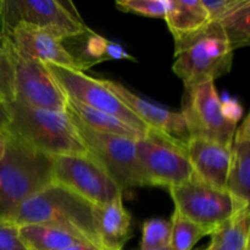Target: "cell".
<instances>
[{
    "label": "cell",
    "mask_w": 250,
    "mask_h": 250,
    "mask_svg": "<svg viewBox=\"0 0 250 250\" xmlns=\"http://www.w3.org/2000/svg\"><path fill=\"white\" fill-rule=\"evenodd\" d=\"M115 5L124 12L153 19H165L168 0H119Z\"/></svg>",
    "instance_id": "obj_26"
},
{
    "label": "cell",
    "mask_w": 250,
    "mask_h": 250,
    "mask_svg": "<svg viewBox=\"0 0 250 250\" xmlns=\"http://www.w3.org/2000/svg\"><path fill=\"white\" fill-rule=\"evenodd\" d=\"M173 39L199 31L209 22V16L202 0H168L164 19Z\"/></svg>",
    "instance_id": "obj_18"
},
{
    "label": "cell",
    "mask_w": 250,
    "mask_h": 250,
    "mask_svg": "<svg viewBox=\"0 0 250 250\" xmlns=\"http://www.w3.org/2000/svg\"><path fill=\"white\" fill-rule=\"evenodd\" d=\"M106 59L107 60H129V61H137L134 56H132L121 44L116 43V42L109 41L106 48Z\"/></svg>",
    "instance_id": "obj_29"
},
{
    "label": "cell",
    "mask_w": 250,
    "mask_h": 250,
    "mask_svg": "<svg viewBox=\"0 0 250 250\" xmlns=\"http://www.w3.org/2000/svg\"><path fill=\"white\" fill-rule=\"evenodd\" d=\"M1 2H2V0H0V12H1Z\"/></svg>",
    "instance_id": "obj_33"
},
{
    "label": "cell",
    "mask_w": 250,
    "mask_h": 250,
    "mask_svg": "<svg viewBox=\"0 0 250 250\" xmlns=\"http://www.w3.org/2000/svg\"><path fill=\"white\" fill-rule=\"evenodd\" d=\"M7 133L49 156L85 155L87 148L67 112L33 109L17 102L5 105Z\"/></svg>",
    "instance_id": "obj_3"
},
{
    "label": "cell",
    "mask_w": 250,
    "mask_h": 250,
    "mask_svg": "<svg viewBox=\"0 0 250 250\" xmlns=\"http://www.w3.org/2000/svg\"><path fill=\"white\" fill-rule=\"evenodd\" d=\"M20 236L29 250H60L84 243L67 232L45 225H22Z\"/></svg>",
    "instance_id": "obj_21"
},
{
    "label": "cell",
    "mask_w": 250,
    "mask_h": 250,
    "mask_svg": "<svg viewBox=\"0 0 250 250\" xmlns=\"http://www.w3.org/2000/svg\"><path fill=\"white\" fill-rule=\"evenodd\" d=\"M19 24L43 29L62 42L90 29L68 0H2L0 34L9 36Z\"/></svg>",
    "instance_id": "obj_6"
},
{
    "label": "cell",
    "mask_w": 250,
    "mask_h": 250,
    "mask_svg": "<svg viewBox=\"0 0 250 250\" xmlns=\"http://www.w3.org/2000/svg\"><path fill=\"white\" fill-rule=\"evenodd\" d=\"M163 250H171L170 248H167V249H163Z\"/></svg>",
    "instance_id": "obj_34"
},
{
    "label": "cell",
    "mask_w": 250,
    "mask_h": 250,
    "mask_svg": "<svg viewBox=\"0 0 250 250\" xmlns=\"http://www.w3.org/2000/svg\"><path fill=\"white\" fill-rule=\"evenodd\" d=\"M53 181V156L7 133L0 160V217L10 219L24 200Z\"/></svg>",
    "instance_id": "obj_2"
},
{
    "label": "cell",
    "mask_w": 250,
    "mask_h": 250,
    "mask_svg": "<svg viewBox=\"0 0 250 250\" xmlns=\"http://www.w3.org/2000/svg\"><path fill=\"white\" fill-rule=\"evenodd\" d=\"M250 189V116L237 126L231 146L226 190L244 207H249Z\"/></svg>",
    "instance_id": "obj_16"
},
{
    "label": "cell",
    "mask_w": 250,
    "mask_h": 250,
    "mask_svg": "<svg viewBox=\"0 0 250 250\" xmlns=\"http://www.w3.org/2000/svg\"><path fill=\"white\" fill-rule=\"evenodd\" d=\"M171 250H192L193 247L209 232L199 225L188 220L182 214L175 210L171 216Z\"/></svg>",
    "instance_id": "obj_24"
},
{
    "label": "cell",
    "mask_w": 250,
    "mask_h": 250,
    "mask_svg": "<svg viewBox=\"0 0 250 250\" xmlns=\"http://www.w3.org/2000/svg\"><path fill=\"white\" fill-rule=\"evenodd\" d=\"M53 180L93 205L107 204L122 197L116 183L89 154L54 156Z\"/></svg>",
    "instance_id": "obj_11"
},
{
    "label": "cell",
    "mask_w": 250,
    "mask_h": 250,
    "mask_svg": "<svg viewBox=\"0 0 250 250\" xmlns=\"http://www.w3.org/2000/svg\"><path fill=\"white\" fill-rule=\"evenodd\" d=\"M14 102L48 111L66 109V95L51 77L45 63L17 50Z\"/></svg>",
    "instance_id": "obj_12"
},
{
    "label": "cell",
    "mask_w": 250,
    "mask_h": 250,
    "mask_svg": "<svg viewBox=\"0 0 250 250\" xmlns=\"http://www.w3.org/2000/svg\"><path fill=\"white\" fill-rule=\"evenodd\" d=\"M16 82V48L10 37L0 34V105L15 100Z\"/></svg>",
    "instance_id": "obj_23"
},
{
    "label": "cell",
    "mask_w": 250,
    "mask_h": 250,
    "mask_svg": "<svg viewBox=\"0 0 250 250\" xmlns=\"http://www.w3.org/2000/svg\"><path fill=\"white\" fill-rule=\"evenodd\" d=\"M193 177L219 189H226L231 148L203 138H190L187 143Z\"/></svg>",
    "instance_id": "obj_15"
},
{
    "label": "cell",
    "mask_w": 250,
    "mask_h": 250,
    "mask_svg": "<svg viewBox=\"0 0 250 250\" xmlns=\"http://www.w3.org/2000/svg\"><path fill=\"white\" fill-rule=\"evenodd\" d=\"M9 220L19 226L45 225L72 234L99 250L94 205L58 182H51L24 200Z\"/></svg>",
    "instance_id": "obj_1"
},
{
    "label": "cell",
    "mask_w": 250,
    "mask_h": 250,
    "mask_svg": "<svg viewBox=\"0 0 250 250\" xmlns=\"http://www.w3.org/2000/svg\"><path fill=\"white\" fill-rule=\"evenodd\" d=\"M7 37L22 55L42 61L43 63L60 66L70 70L84 72L82 63L62 44V41L54 34L36 27L19 24Z\"/></svg>",
    "instance_id": "obj_14"
},
{
    "label": "cell",
    "mask_w": 250,
    "mask_h": 250,
    "mask_svg": "<svg viewBox=\"0 0 250 250\" xmlns=\"http://www.w3.org/2000/svg\"><path fill=\"white\" fill-rule=\"evenodd\" d=\"M66 110L75 115L82 124L89 127L90 129L100 132V133L126 137V138L134 139V141L144 136L143 133L136 131L117 117L85 106L70 98H66Z\"/></svg>",
    "instance_id": "obj_19"
},
{
    "label": "cell",
    "mask_w": 250,
    "mask_h": 250,
    "mask_svg": "<svg viewBox=\"0 0 250 250\" xmlns=\"http://www.w3.org/2000/svg\"><path fill=\"white\" fill-rule=\"evenodd\" d=\"M45 66L66 98L117 117L143 134L149 129V127L142 122L114 93L110 92L100 80L87 76L81 71L70 70L51 63H45Z\"/></svg>",
    "instance_id": "obj_10"
},
{
    "label": "cell",
    "mask_w": 250,
    "mask_h": 250,
    "mask_svg": "<svg viewBox=\"0 0 250 250\" xmlns=\"http://www.w3.org/2000/svg\"><path fill=\"white\" fill-rule=\"evenodd\" d=\"M100 82L110 92L114 93L149 128L156 129L186 144L188 143L190 136L182 112L171 111L161 105L149 102L115 81L100 78Z\"/></svg>",
    "instance_id": "obj_13"
},
{
    "label": "cell",
    "mask_w": 250,
    "mask_h": 250,
    "mask_svg": "<svg viewBox=\"0 0 250 250\" xmlns=\"http://www.w3.org/2000/svg\"><path fill=\"white\" fill-rule=\"evenodd\" d=\"M0 250H29L20 236V226L0 217Z\"/></svg>",
    "instance_id": "obj_27"
},
{
    "label": "cell",
    "mask_w": 250,
    "mask_h": 250,
    "mask_svg": "<svg viewBox=\"0 0 250 250\" xmlns=\"http://www.w3.org/2000/svg\"><path fill=\"white\" fill-rule=\"evenodd\" d=\"M233 53L221 26L209 21L199 31L175 39L172 71L185 88L214 82L229 73Z\"/></svg>",
    "instance_id": "obj_4"
},
{
    "label": "cell",
    "mask_w": 250,
    "mask_h": 250,
    "mask_svg": "<svg viewBox=\"0 0 250 250\" xmlns=\"http://www.w3.org/2000/svg\"><path fill=\"white\" fill-rule=\"evenodd\" d=\"M220 100H221V109L224 116L229 121L238 125L243 119V106L238 102V99L231 98L227 93H225L224 98H220Z\"/></svg>",
    "instance_id": "obj_28"
},
{
    "label": "cell",
    "mask_w": 250,
    "mask_h": 250,
    "mask_svg": "<svg viewBox=\"0 0 250 250\" xmlns=\"http://www.w3.org/2000/svg\"><path fill=\"white\" fill-rule=\"evenodd\" d=\"M9 122V116H7V111L5 106L0 105V131H5Z\"/></svg>",
    "instance_id": "obj_30"
},
{
    "label": "cell",
    "mask_w": 250,
    "mask_h": 250,
    "mask_svg": "<svg viewBox=\"0 0 250 250\" xmlns=\"http://www.w3.org/2000/svg\"><path fill=\"white\" fill-rule=\"evenodd\" d=\"M95 229L102 250H122L131 238L132 216L124 205V197L103 205H94Z\"/></svg>",
    "instance_id": "obj_17"
},
{
    "label": "cell",
    "mask_w": 250,
    "mask_h": 250,
    "mask_svg": "<svg viewBox=\"0 0 250 250\" xmlns=\"http://www.w3.org/2000/svg\"><path fill=\"white\" fill-rule=\"evenodd\" d=\"M181 112L190 138H203L231 148L238 125L229 121L222 114L214 82L185 88Z\"/></svg>",
    "instance_id": "obj_9"
},
{
    "label": "cell",
    "mask_w": 250,
    "mask_h": 250,
    "mask_svg": "<svg viewBox=\"0 0 250 250\" xmlns=\"http://www.w3.org/2000/svg\"><path fill=\"white\" fill-rule=\"evenodd\" d=\"M6 143H7L6 131H0V160H1L5 151H6Z\"/></svg>",
    "instance_id": "obj_32"
},
{
    "label": "cell",
    "mask_w": 250,
    "mask_h": 250,
    "mask_svg": "<svg viewBox=\"0 0 250 250\" xmlns=\"http://www.w3.org/2000/svg\"><path fill=\"white\" fill-rule=\"evenodd\" d=\"M207 250H249L250 211L249 207L237 211L211 234Z\"/></svg>",
    "instance_id": "obj_20"
},
{
    "label": "cell",
    "mask_w": 250,
    "mask_h": 250,
    "mask_svg": "<svg viewBox=\"0 0 250 250\" xmlns=\"http://www.w3.org/2000/svg\"><path fill=\"white\" fill-rule=\"evenodd\" d=\"M136 156L141 187L170 189L193 178L187 144L156 129L137 139Z\"/></svg>",
    "instance_id": "obj_5"
},
{
    "label": "cell",
    "mask_w": 250,
    "mask_h": 250,
    "mask_svg": "<svg viewBox=\"0 0 250 250\" xmlns=\"http://www.w3.org/2000/svg\"><path fill=\"white\" fill-rule=\"evenodd\" d=\"M175 210L209 232V236L231 219L244 205L239 204L226 189L211 187L197 178L168 189Z\"/></svg>",
    "instance_id": "obj_8"
},
{
    "label": "cell",
    "mask_w": 250,
    "mask_h": 250,
    "mask_svg": "<svg viewBox=\"0 0 250 250\" xmlns=\"http://www.w3.org/2000/svg\"><path fill=\"white\" fill-rule=\"evenodd\" d=\"M203 250H207V248H205V249H203Z\"/></svg>",
    "instance_id": "obj_35"
},
{
    "label": "cell",
    "mask_w": 250,
    "mask_h": 250,
    "mask_svg": "<svg viewBox=\"0 0 250 250\" xmlns=\"http://www.w3.org/2000/svg\"><path fill=\"white\" fill-rule=\"evenodd\" d=\"M224 29L232 50L244 48L250 44V0L241 4L216 22Z\"/></svg>",
    "instance_id": "obj_22"
},
{
    "label": "cell",
    "mask_w": 250,
    "mask_h": 250,
    "mask_svg": "<svg viewBox=\"0 0 250 250\" xmlns=\"http://www.w3.org/2000/svg\"><path fill=\"white\" fill-rule=\"evenodd\" d=\"M66 112L84 143L88 154L103 166L116 183L122 197L132 194L136 188L141 187L137 171L136 141L93 131L70 111L66 110Z\"/></svg>",
    "instance_id": "obj_7"
},
{
    "label": "cell",
    "mask_w": 250,
    "mask_h": 250,
    "mask_svg": "<svg viewBox=\"0 0 250 250\" xmlns=\"http://www.w3.org/2000/svg\"><path fill=\"white\" fill-rule=\"evenodd\" d=\"M171 224L164 219H149L142 226L141 250L170 248Z\"/></svg>",
    "instance_id": "obj_25"
},
{
    "label": "cell",
    "mask_w": 250,
    "mask_h": 250,
    "mask_svg": "<svg viewBox=\"0 0 250 250\" xmlns=\"http://www.w3.org/2000/svg\"><path fill=\"white\" fill-rule=\"evenodd\" d=\"M60 250H99L98 248H95L94 246L88 243H78V244H73V246L67 247V248H63Z\"/></svg>",
    "instance_id": "obj_31"
}]
</instances>
